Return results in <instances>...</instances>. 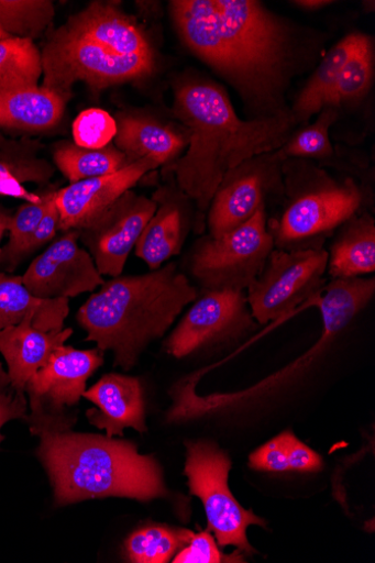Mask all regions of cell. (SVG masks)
<instances>
[{
	"label": "cell",
	"mask_w": 375,
	"mask_h": 563,
	"mask_svg": "<svg viewBox=\"0 0 375 563\" xmlns=\"http://www.w3.org/2000/svg\"><path fill=\"white\" fill-rule=\"evenodd\" d=\"M175 97V114L188 131V147L168 172L194 201L196 229L201 232L223 178L243 163L282 148L298 121L293 112L243 121L225 91L209 81L181 82Z\"/></svg>",
	"instance_id": "6da1fadb"
},
{
	"label": "cell",
	"mask_w": 375,
	"mask_h": 563,
	"mask_svg": "<svg viewBox=\"0 0 375 563\" xmlns=\"http://www.w3.org/2000/svg\"><path fill=\"white\" fill-rule=\"evenodd\" d=\"M45 36L42 87L66 104L79 81L102 90L143 80L155 68L151 42L117 3L92 2Z\"/></svg>",
	"instance_id": "7a4b0ae2"
},
{
	"label": "cell",
	"mask_w": 375,
	"mask_h": 563,
	"mask_svg": "<svg viewBox=\"0 0 375 563\" xmlns=\"http://www.w3.org/2000/svg\"><path fill=\"white\" fill-rule=\"evenodd\" d=\"M172 16L187 46L244 92L272 91L287 57L279 22L251 0H175Z\"/></svg>",
	"instance_id": "3957f363"
},
{
	"label": "cell",
	"mask_w": 375,
	"mask_h": 563,
	"mask_svg": "<svg viewBox=\"0 0 375 563\" xmlns=\"http://www.w3.org/2000/svg\"><path fill=\"white\" fill-rule=\"evenodd\" d=\"M199 292L176 264L147 274L104 282L80 307L86 342L111 351L114 366L129 372L154 341L165 336Z\"/></svg>",
	"instance_id": "277c9868"
},
{
	"label": "cell",
	"mask_w": 375,
	"mask_h": 563,
	"mask_svg": "<svg viewBox=\"0 0 375 563\" xmlns=\"http://www.w3.org/2000/svg\"><path fill=\"white\" fill-rule=\"evenodd\" d=\"M37 435L38 455L58 506L107 497L144 503L170 496L155 457L141 454L130 441L70 430Z\"/></svg>",
	"instance_id": "5b68a950"
},
{
	"label": "cell",
	"mask_w": 375,
	"mask_h": 563,
	"mask_svg": "<svg viewBox=\"0 0 375 563\" xmlns=\"http://www.w3.org/2000/svg\"><path fill=\"white\" fill-rule=\"evenodd\" d=\"M375 295V278L332 279L321 294L317 307L323 329L313 345L294 363L252 387L233 393L198 395L199 372L180 379L170 390V423L205 417L232 415L262 407L287 395L311 376L324 362L340 335L359 317Z\"/></svg>",
	"instance_id": "8992f818"
},
{
	"label": "cell",
	"mask_w": 375,
	"mask_h": 563,
	"mask_svg": "<svg viewBox=\"0 0 375 563\" xmlns=\"http://www.w3.org/2000/svg\"><path fill=\"white\" fill-rule=\"evenodd\" d=\"M329 251L323 247L274 249L261 274L246 289L257 324L288 319L302 307L317 306L327 287Z\"/></svg>",
	"instance_id": "52a82bcc"
},
{
	"label": "cell",
	"mask_w": 375,
	"mask_h": 563,
	"mask_svg": "<svg viewBox=\"0 0 375 563\" xmlns=\"http://www.w3.org/2000/svg\"><path fill=\"white\" fill-rule=\"evenodd\" d=\"M186 448L185 475L191 495L202 501L208 531L216 534L221 548L235 547L249 555L256 553L246 531L251 526L266 528V523L252 509H245L232 494L230 456L209 441H189Z\"/></svg>",
	"instance_id": "ba28073f"
},
{
	"label": "cell",
	"mask_w": 375,
	"mask_h": 563,
	"mask_svg": "<svg viewBox=\"0 0 375 563\" xmlns=\"http://www.w3.org/2000/svg\"><path fill=\"white\" fill-rule=\"evenodd\" d=\"M308 185L294 186L280 220L269 229L275 247H321L320 240L355 217L363 202L360 186L315 174Z\"/></svg>",
	"instance_id": "9c48e42d"
},
{
	"label": "cell",
	"mask_w": 375,
	"mask_h": 563,
	"mask_svg": "<svg viewBox=\"0 0 375 563\" xmlns=\"http://www.w3.org/2000/svg\"><path fill=\"white\" fill-rule=\"evenodd\" d=\"M274 249L263 208L236 230L200 241L190 260V273L203 290L246 291Z\"/></svg>",
	"instance_id": "30bf717a"
},
{
	"label": "cell",
	"mask_w": 375,
	"mask_h": 563,
	"mask_svg": "<svg viewBox=\"0 0 375 563\" xmlns=\"http://www.w3.org/2000/svg\"><path fill=\"white\" fill-rule=\"evenodd\" d=\"M103 353L98 347L77 350L62 345L47 364L27 383L33 428L43 431H69L76 417L68 413L87 389L88 379L103 365Z\"/></svg>",
	"instance_id": "8fae6325"
},
{
	"label": "cell",
	"mask_w": 375,
	"mask_h": 563,
	"mask_svg": "<svg viewBox=\"0 0 375 563\" xmlns=\"http://www.w3.org/2000/svg\"><path fill=\"white\" fill-rule=\"evenodd\" d=\"M285 163L277 150L231 170L213 195L207 212L210 236L219 238L242 227L265 208L267 197L283 191Z\"/></svg>",
	"instance_id": "7c38bea8"
},
{
	"label": "cell",
	"mask_w": 375,
	"mask_h": 563,
	"mask_svg": "<svg viewBox=\"0 0 375 563\" xmlns=\"http://www.w3.org/2000/svg\"><path fill=\"white\" fill-rule=\"evenodd\" d=\"M256 327L246 291L203 290L166 341V351L184 360L210 345L238 340Z\"/></svg>",
	"instance_id": "4fadbf2b"
},
{
	"label": "cell",
	"mask_w": 375,
	"mask_h": 563,
	"mask_svg": "<svg viewBox=\"0 0 375 563\" xmlns=\"http://www.w3.org/2000/svg\"><path fill=\"white\" fill-rule=\"evenodd\" d=\"M156 210L152 198L133 190L122 195L109 209L78 230L101 276L123 274L132 250Z\"/></svg>",
	"instance_id": "5bb4252c"
},
{
	"label": "cell",
	"mask_w": 375,
	"mask_h": 563,
	"mask_svg": "<svg viewBox=\"0 0 375 563\" xmlns=\"http://www.w3.org/2000/svg\"><path fill=\"white\" fill-rule=\"evenodd\" d=\"M78 230L64 232L30 265L23 284L42 299H70L96 291L104 279L90 253L80 245Z\"/></svg>",
	"instance_id": "9a60e30c"
},
{
	"label": "cell",
	"mask_w": 375,
	"mask_h": 563,
	"mask_svg": "<svg viewBox=\"0 0 375 563\" xmlns=\"http://www.w3.org/2000/svg\"><path fill=\"white\" fill-rule=\"evenodd\" d=\"M152 199L156 210L136 242L135 254L156 271L181 252L192 223L196 228V209L176 180L158 188Z\"/></svg>",
	"instance_id": "2e32d148"
},
{
	"label": "cell",
	"mask_w": 375,
	"mask_h": 563,
	"mask_svg": "<svg viewBox=\"0 0 375 563\" xmlns=\"http://www.w3.org/2000/svg\"><path fill=\"white\" fill-rule=\"evenodd\" d=\"M158 166L151 159H141L122 170L91 178L60 188L56 205L60 213V231L80 230L106 211L122 195Z\"/></svg>",
	"instance_id": "e0dca14e"
},
{
	"label": "cell",
	"mask_w": 375,
	"mask_h": 563,
	"mask_svg": "<svg viewBox=\"0 0 375 563\" xmlns=\"http://www.w3.org/2000/svg\"><path fill=\"white\" fill-rule=\"evenodd\" d=\"M82 397L95 405L86 412L87 420L104 430L107 437H123L126 429L147 431L144 390L139 378L107 374L86 389Z\"/></svg>",
	"instance_id": "ac0fdd59"
},
{
	"label": "cell",
	"mask_w": 375,
	"mask_h": 563,
	"mask_svg": "<svg viewBox=\"0 0 375 563\" xmlns=\"http://www.w3.org/2000/svg\"><path fill=\"white\" fill-rule=\"evenodd\" d=\"M115 146L131 163L151 159L170 167L188 146V131L141 113H121L117 119Z\"/></svg>",
	"instance_id": "d6986e66"
},
{
	"label": "cell",
	"mask_w": 375,
	"mask_h": 563,
	"mask_svg": "<svg viewBox=\"0 0 375 563\" xmlns=\"http://www.w3.org/2000/svg\"><path fill=\"white\" fill-rule=\"evenodd\" d=\"M73 334L74 330L66 328L53 331L37 329L31 317L0 331V354L8 364L12 387L25 393L30 379Z\"/></svg>",
	"instance_id": "ffe728a7"
},
{
	"label": "cell",
	"mask_w": 375,
	"mask_h": 563,
	"mask_svg": "<svg viewBox=\"0 0 375 563\" xmlns=\"http://www.w3.org/2000/svg\"><path fill=\"white\" fill-rule=\"evenodd\" d=\"M66 106L42 86L0 90V132L12 137L47 134L62 124Z\"/></svg>",
	"instance_id": "44dd1931"
},
{
	"label": "cell",
	"mask_w": 375,
	"mask_h": 563,
	"mask_svg": "<svg viewBox=\"0 0 375 563\" xmlns=\"http://www.w3.org/2000/svg\"><path fill=\"white\" fill-rule=\"evenodd\" d=\"M45 145L34 137H12L0 132V197L35 201L38 191L31 192L27 184L45 187L57 174L55 164L43 157Z\"/></svg>",
	"instance_id": "7402d4cb"
},
{
	"label": "cell",
	"mask_w": 375,
	"mask_h": 563,
	"mask_svg": "<svg viewBox=\"0 0 375 563\" xmlns=\"http://www.w3.org/2000/svg\"><path fill=\"white\" fill-rule=\"evenodd\" d=\"M69 312V299L37 298L27 290L21 276L0 272V331L30 317L37 329L63 330Z\"/></svg>",
	"instance_id": "603a6c76"
},
{
	"label": "cell",
	"mask_w": 375,
	"mask_h": 563,
	"mask_svg": "<svg viewBox=\"0 0 375 563\" xmlns=\"http://www.w3.org/2000/svg\"><path fill=\"white\" fill-rule=\"evenodd\" d=\"M329 252L332 279L361 278L375 273V222L370 214L353 217L343 225Z\"/></svg>",
	"instance_id": "cb8c5ba5"
},
{
	"label": "cell",
	"mask_w": 375,
	"mask_h": 563,
	"mask_svg": "<svg viewBox=\"0 0 375 563\" xmlns=\"http://www.w3.org/2000/svg\"><path fill=\"white\" fill-rule=\"evenodd\" d=\"M52 159L70 184L113 175L132 164L114 142L100 148H89L62 141L53 146Z\"/></svg>",
	"instance_id": "d4e9b609"
},
{
	"label": "cell",
	"mask_w": 375,
	"mask_h": 563,
	"mask_svg": "<svg viewBox=\"0 0 375 563\" xmlns=\"http://www.w3.org/2000/svg\"><path fill=\"white\" fill-rule=\"evenodd\" d=\"M361 35L351 34L329 51L296 101L293 113L297 121L308 120L330 106L342 69L353 54Z\"/></svg>",
	"instance_id": "484cf974"
},
{
	"label": "cell",
	"mask_w": 375,
	"mask_h": 563,
	"mask_svg": "<svg viewBox=\"0 0 375 563\" xmlns=\"http://www.w3.org/2000/svg\"><path fill=\"white\" fill-rule=\"evenodd\" d=\"M249 465L266 473H315L323 468L324 462L315 450L286 431L251 453Z\"/></svg>",
	"instance_id": "4316f807"
},
{
	"label": "cell",
	"mask_w": 375,
	"mask_h": 563,
	"mask_svg": "<svg viewBox=\"0 0 375 563\" xmlns=\"http://www.w3.org/2000/svg\"><path fill=\"white\" fill-rule=\"evenodd\" d=\"M59 188L55 185L41 187L40 198L26 201L14 212L9 229V242L0 247V272L13 274L22 262V252L34 235Z\"/></svg>",
	"instance_id": "83f0119b"
},
{
	"label": "cell",
	"mask_w": 375,
	"mask_h": 563,
	"mask_svg": "<svg viewBox=\"0 0 375 563\" xmlns=\"http://www.w3.org/2000/svg\"><path fill=\"white\" fill-rule=\"evenodd\" d=\"M43 76L41 49L18 37L0 40V90L38 87Z\"/></svg>",
	"instance_id": "f1b7e54d"
},
{
	"label": "cell",
	"mask_w": 375,
	"mask_h": 563,
	"mask_svg": "<svg viewBox=\"0 0 375 563\" xmlns=\"http://www.w3.org/2000/svg\"><path fill=\"white\" fill-rule=\"evenodd\" d=\"M194 532L168 526L140 528L125 541V558L133 563H167L191 540Z\"/></svg>",
	"instance_id": "f546056e"
},
{
	"label": "cell",
	"mask_w": 375,
	"mask_h": 563,
	"mask_svg": "<svg viewBox=\"0 0 375 563\" xmlns=\"http://www.w3.org/2000/svg\"><path fill=\"white\" fill-rule=\"evenodd\" d=\"M55 16L51 0H0V29L11 37L35 42L52 30Z\"/></svg>",
	"instance_id": "4dcf8cb0"
},
{
	"label": "cell",
	"mask_w": 375,
	"mask_h": 563,
	"mask_svg": "<svg viewBox=\"0 0 375 563\" xmlns=\"http://www.w3.org/2000/svg\"><path fill=\"white\" fill-rule=\"evenodd\" d=\"M338 119L334 108H326L316 123L304 129L278 150L279 156L288 158H306L328 161L333 158L334 148L330 140V128Z\"/></svg>",
	"instance_id": "1f68e13d"
},
{
	"label": "cell",
	"mask_w": 375,
	"mask_h": 563,
	"mask_svg": "<svg viewBox=\"0 0 375 563\" xmlns=\"http://www.w3.org/2000/svg\"><path fill=\"white\" fill-rule=\"evenodd\" d=\"M373 78V51L367 36L361 35L353 54L345 63L330 101L331 108L362 98ZM328 107V108H329Z\"/></svg>",
	"instance_id": "d6a6232c"
},
{
	"label": "cell",
	"mask_w": 375,
	"mask_h": 563,
	"mask_svg": "<svg viewBox=\"0 0 375 563\" xmlns=\"http://www.w3.org/2000/svg\"><path fill=\"white\" fill-rule=\"evenodd\" d=\"M117 131L115 119L99 109L84 111L73 125L74 142L89 148H100L113 143Z\"/></svg>",
	"instance_id": "836d02e7"
},
{
	"label": "cell",
	"mask_w": 375,
	"mask_h": 563,
	"mask_svg": "<svg viewBox=\"0 0 375 563\" xmlns=\"http://www.w3.org/2000/svg\"><path fill=\"white\" fill-rule=\"evenodd\" d=\"M174 563H236L245 562L244 553L238 550L233 554H224L209 531L194 533L189 543L173 559Z\"/></svg>",
	"instance_id": "e575fe53"
},
{
	"label": "cell",
	"mask_w": 375,
	"mask_h": 563,
	"mask_svg": "<svg viewBox=\"0 0 375 563\" xmlns=\"http://www.w3.org/2000/svg\"><path fill=\"white\" fill-rule=\"evenodd\" d=\"M60 231V213L56 205V199L49 205L47 212L37 227L34 235L22 252V262L24 263L35 252L55 241Z\"/></svg>",
	"instance_id": "d590c367"
},
{
	"label": "cell",
	"mask_w": 375,
	"mask_h": 563,
	"mask_svg": "<svg viewBox=\"0 0 375 563\" xmlns=\"http://www.w3.org/2000/svg\"><path fill=\"white\" fill-rule=\"evenodd\" d=\"M27 413V399L25 393L19 391L13 387L0 393V430L8 422L25 418ZM3 437L0 433V442Z\"/></svg>",
	"instance_id": "8d00e7d4"
},
{
	"label": "cell",
	"mask_w": 375,
	"mask_h": 563,
	"mask_svg": "<svg viewBox=\"0 0 375 563\" xmlns=\"http://www.w3.org/2000/svg\"><path fill=\"white\" fill-rule=\"evenodd\" d=\"M14 212L0 203V242L4 239L7 232H9L11 221Z\"/></svg>",
	"instance_id": "74e56055"
},
{
	"label": "cell",
	"mask_w": 375,
	"mask_h": 563,
	"mask_svg": "<svg viewBox=\"0 0 375 563\" xmlns=\"http://www.w3.org/2000/svg\"><path fill=\"white\" fill-rule=\"evenodd\" d=\"M295 4L307 10H318L332 4V2H324V0H299V2H295Z\"/></svg>",
	"instance_id": "f35d334b"
},
{
	"label": "cell",
	"mask_w": 375,
	"mask_h": 563,
	"mask_svg": "<svg viewBox=\"0 0 375 563\" xmlns=\"http://www.w3.org/2000/svg\"><path fill=\"white\" fill-rule=\"evenodd\" d=\"M12 387L10 377L4 371L3 365L0 364V393H3Z\"/></svg>",
	"instance_id": "ab89813d"
},
{
	"label": "cell",
	"mask_w": 375,
	"mask_h": 563,
	"mask_svg": "<svg viewBox=\"0 0 375 563\" xmlns=\"http://www.w3.org/2000/svg\"><path fill=\"white\" fill-rule=\"evenodd\" d=\"M11 36H9L2 29H0V40H4V38H10Z\"/></svg>",
	"instance_id": "60d3db41"
}]
</instances>
